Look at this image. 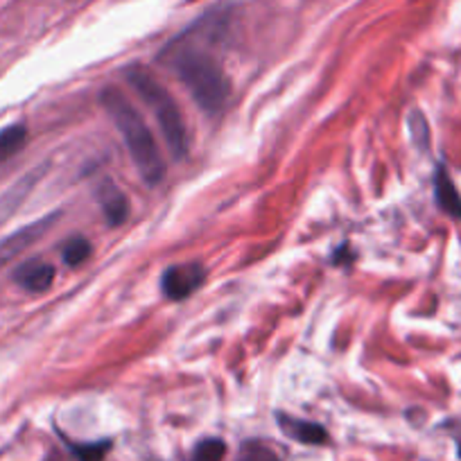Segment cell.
Wrapping results in <instances>:
<instances>
[{
	"label": "cell",
	"instance_id": "obj_1",
	"mask_svg": "<svg viewBox=\"0 0 461 461\" xmlns=\"http://www.w3.org/2000/svg\"><path fill=\"white\" fill-rule=\"evenodd\" d=\"M100 100L106 113L111 115V121L115 122L118 131L122 134V139H125L127 149L131 154V161H134L136 170L140 172L145 184H161L163 176H166V161H163L161 149H158L152 130L143 121V115L139 113V109L118 88H106L100 95Z\"/></svg>",
	"mask_w": 461,
	"mask_h": 461
},
{
	"label": "cell",
	"instance_id": "obj_2",
	"mask_svg": "<svg viewBox=\"0 0 461 461\" xmlns=\"http://www.w3.org/2000/svg\"><path fill=\"white\" fill-rule=\"evenodd\" d=\"M172 70L184 82L193 100L206 113H220L230 95V79L221 70L220 61L197 46H185L184 41H175L167 48Z\"/></svg>",
	"mask_w": 461,
	"mask_h": 461
},
{
	"label": "cell",
	"instance_id": "obj_3",
	"mask_svg": "<svg viewBox=\"0 0 461 461\" xmlns=\"http://www.w3.org/2000/svg\"><path fill=\"white\" fill-rule=\"evenodd\" d=\"M127 82L136 88V93L143 97L148 109L154 113L170 152L176 158H184L188 154V127H185V118L172 93L149 70L140 68V66H131L127 70Z\"/></svg>",
	"mask_w": 461,
	"mask_h": 461
},
{
	"label": "cell",
	"instance_id": "obj_4",
	"mask_svg": "<svg viewBox=\"0 0 461 461\" xmlns=\"http://www.w3.org/2000/svg\"><path fill=\"white\" fill-rule=\"evenodd\" d=\"M203 267L199 263L170 265L161 276L163 294L172 301H184L203 283Z\"/></svg>",
	"mask_w": 461,
	"mask_h": 461
},
{
	"label": "cell",
	"instance_id": "obj_5",
	"mask_svg": "<svg viewBox=\"0 0 461 461\" xmlns=\"http://www.w3.org/2000/svg\"><path fill=\"white\" fill-rule=\"evenodd\" d=\"M57 220H59V212H52V215L41 217V220L32 221V224L23 226V229L14 230L12 236H7L5 240L0 242V267H5L7 263L19 258L25 249H30L34 242L41 240V238L46 236V230L50 229Z\"/></svg>",
	"mask_w": 461,
	"mask_h": 461
},
{
	"label": "cell",
	"instance_id": "obj_6",
	"mask_svg": "<svg viewBox=\"0 0 461 461\" xmlns=\"http://www.w3.org/2000/svg\"><path fill=\"white\" fill-rule=\"evenodd\" d=\"M55 267L50 263L41 258L25 260L21 267H16L14 281L16 285H21L23 290L34 292V294H41V292L50 290L52 283H55Z\"/></svg>",
	"mask_w": 461,
	"mask_h": 461
},
{
	"label": "cell",
	"instance_id": "obj_7",
	"mask_svg": "<svg viewBox=\"0 0 461 461\" xmlns=\"http://www.w3.org/2000/svg\"><path fill=\"white\" fill-rule=\"evenodd\" d=\"M276 420L287 437L299 443H305V446H321V443L328 441L326 428L319 423H312V420L296 419V416L290 414H276Z\"/></svg>",
	"mask_w": 461,
	"mask_h": 461
},
{
	"label": "cell",
	"instance_id": "obj_8",
	"mask_svg": "<svg viewBox=\"0 0 461 461\" xmlns=\"http://www.w3.org/2000/svg\"><path fill=\"white\" fill-rule=\"evenodd\" d=\"M97 199H100L102 212H104L106 224L109 226H121L130 217V199H127V194L118 185L111 184V181H104L100 185Z\"/></svg>",
	"mask_w": 461,
	"mask_h": 461
},
{
	"label": "cell",
	"instance_id": "obj_9",
	"mask_svg": "<svg viewBox=\"0 0 461 461\" xmlns=\"http://www.w3.org/2000/svg\"><path fill=\"white\" fill-rule=\"evenodd\" d=\"M41 172H43V167H39V170L30 172V175H25L23 179L19 181V184L12 185V188L7 190V193L0 194V224L10 220L12 212H14L16 208H19L21 203L25 202V197H28L30 190L34 188V184H37V181L41 179Z\"/></svg>",
	"mask_w": 461,
	"mask_h": 461
},
{
	"label": "cell",
	"instance_id": "obj_10",
	"mask_svg": "<svg viewBox=\"0 0 461 461\" xmlns=\"http://www.w3.org/2000/svg\"><path fill=\"white\" fill-rule=\"evenodd\" d=\"M434 194H437V203L443 212L450 217L461 220V197L459 190L452 184L450 175L443 167H437V176H434Z\"/></svg>",
	"mask_w": 461,
	"mask_h": 461
},
{
	"label": "cell",
	"instance_id": "obj_11",
	"mask_svg": "<svg viewBox=\"0 0 461 461\" xmlns=\"http://www.w3.org/2000/svg\"><path fill=\"white\" fill-rule=\"evenodd\" d=\"M25 143H28V127L25 125H10L0 131V166L10 161L14 154H19Z\"/></svg>",
	"mask_w": 461,
	"mask_h": 461
},
{
	"label": "cell",
	"instance_id": "obj_12",
	"mask_svg": "<svg viewBox=\"0 0 461 461\" xmlns=\"http://www.w3.org/2000/svg\"><path fill=\"white\" fill-rule=\"evenodd\" d=\"M233 461H281V456H278V452L269 443L247 441L242 443Z\"/></svg>",
	"mask_w": 461,
	"mask_h": 461
},
{
	"label": "cell",
	"instance_id": "obj_13",
	"mask_svg": "<svg viewBox=\"0 0 461 461\" xmlns=\"http://www.w3.org/2000/svg\"><path fill=\"white\" fill-rule=\"evenodd\" d=\"M88 256H91V242L82 236L70 238L64 245V251H61V258H64V263L68 267H79Z\"/></svg>",
	"mask_w": 461,
	"mask_h": 461
},
{
	"label": "cell",
	"instance_id": "obj_14",
	"mask_svg": "<svg viewBox=\"0 0 461 461\" xmlns=\"http://www.w3.org/2000/svg\"><path fill=\"white\" fill-rule=\"evenodd\" d=\"M226 443L221 438H203L194 446L188 461H224Z\"/></svg>",
	"mask_w": 461,
	"mask_h": 461
},
{
	"label": "cell",
	"instance_id": "obj_15",
	"mask_svg": "<svg viewBox=\"0 0 461 461\" xmlns=\"http://www.w3.org/2000/svg\"><path fill=\"white\" fill-rule=\"evenodd\" d=\"M106 450H109V441L100 443H86V446H73L77 461H102Z\"/></svg>",
	"mask_w": 461,
	"mask_h": 461
},
{
	"label": "cell",
	"instance_id": "obj_16",
	"mask_svg": "<svg viewBox=\"0 0 461 461\" xmlns=\"http://www.w3.org/2000/svg\"><path fill=\"white\" fill-rule=\"evenodd\" d=\"M459 459H461V443H459Z\"/></svg>",
	"mask_w": 461,
	"mask_h": 461
}]
</instances>
